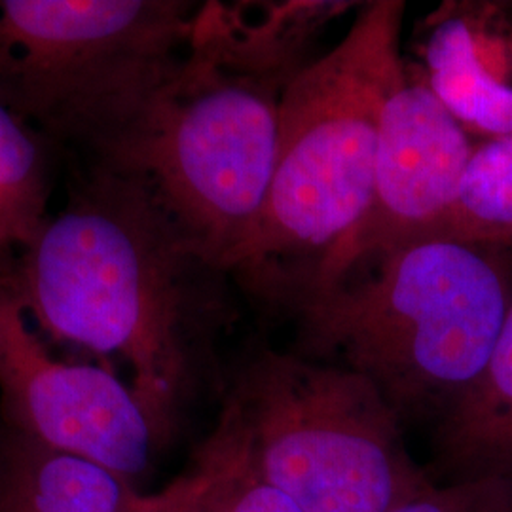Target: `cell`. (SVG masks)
<instances>
[{"label": "cell", "instance_id": "cell-1", "mask_svg": "<svg viewBox=\"0 0 512 512\" xmlns=\"http://www.w3.org/2000/svg\"><path fill=\"white\" fill-rule=\"evenodd\" d=\"M133 171L86 165L0 281L55 342L118 359L173 437L224 311L222 279Z\"/></svg>", "mask_w": 512, "mask_h": 512}, {"label": "cell", "instance_id": "cell-2", "mask_svg": "<svg viewBox=\"0 0 512 512\" xmlns=\"http://www.w3.org/2000/svg\"><path fill=\"white\" fill-rule=\"evenodd\" d=\"M512 251L421 239L293 294V351L361 374L397 418L437 421L490 363Z\"/></svg>", "mask_w": 512, "mask_h": 512}, {"label": "cell", "instance_id": "cell-3", "mask_svg": "<svg viewBox=\"0 0 512 512\" xmlns=\"http://www.w3.org/2000/svg\"><path fill=\"white\" fill-rule=\"evenodd\" d=\"M401 0L366 2L346 35L294 74L281 97L274 179L228 277L281 306L365 217L385 99L403 71Z\"/></svg>", "mask_w": 512, "mask_h": 512}, {"label": "cell", "instance_id": "cell-4", "mask_svg": "<svg viewBox=\"0 0 512 512\" xmlns=\"http://www.w3.org/2000/svg\"><path fill=\"white\" fill-rule=\"evenodd\" d=\"M198 8L0 0V103L84 164L120 167L188 55Z\"/></svg>", "mask_w": 512, "mask_h": 512}, {"label": "cell", "instance_id": "cell-5", "mask_svg": "<svg viewBox=\"0 0 512 512\" xmlns=\"http://www.w3.org/2000/svg\"><path fill=\"white\" fill-rule=\"evenodd\" d=\"M294 71L192 35L126 160L205 262L228 266L255 230L274 179L281 97Z\"/></svg>", "mask_w": 512, "mask_h": 512}, {"label": "cell", "instance_id": "cell-6", "mask_svg": "<svg viewBox=\"0 0 512 512\" xmlns=\"http://www.w3.org/2000/svg\"><path fill=\"white\" fill-rule=\"evenodd\" d=\"M226 399L256 469L302 512H393L435 484L382 393L349 368L258 349Z\"/></svg>", "mask_w": 512, "mask_h": 512}, {"label": "cell", "instance_id": "cell-7", "mask_svg": "<svg viewBox=\"0 0 512 512\" xmlns=\"http://www.w3.org/2000/svg\"><path fill=\"white\" fill-rule=\"evenodd\" d=\"M0 416V425L95 463L139 490L164 448L129 382L105 366L52 355L2 287Z\"/></svg>", "mask_w": 512, "mask_h": 512}, {"label": "cell", "instance_id": "cell-8", "mask_svg": "<svg viewBox=\"0 0 512 512\" xmlns=\"http://www.w3.org/2000/svg\"><path fill=\"white\" fill-rule=\"evenodd\" d=\"M475 145V139L429 88L420 65L404 61L380 118L374 183L365 217L348 243L302 289L429 238L458 194Z\"/></svg>", "mask_w": 512, "mask_h": 512}, {"label": "cell", "instance_id": "cell-9", "mask_svg": "<svg viewBox=\"0 0 512 512\" xmlns=\"http://www.w3.org/2000/svg\"><path fill=\"white\" fill-rule=\"evenodd\" d=\"M421 73L473 139L512 135V16L492 2L444 4L429 19Z\"/></svg>", "mask_w": 512, "mask_h": 512}, {"label": "cell", "instance_id": "cell-10", "mask_svg": "<svg viewBox=\"0 0 512 512\" xmlns=\"http://www.w3.org/2000/svg\"><path fill=\"white\" fill-rule=\"evenodd\" d=\"M147 494L0 425V512H139Z\"/></svg>", "mask_w": 512, "mask_h": 512}, {"label": "cell", "instance_id": "cell-11", "mask_svg": "<svg viewBox=\"0 0 512 512\" xmlns=\"http://www.w3.org/2000/svg\"><path fill=\"white\" fill-rule=\"evenodd\" d=\"M433 482L512 476V304L490 363L433 429Z\"/></svg>", "mask_w": 512, "mask_h": 512}, {"label": "cell", "instance_id": "cell-12", "mask_svg": "<svg viewBox=\"0 0 512 512\" xmlns=\"http://www.w3.org/2000/svg\"><path fill=\"white\" fill-rule=\"evenodd\" d=\"M175 512H302L256 469L238 410L224 399L219 418L177 476Z\"/></svg>", "mask_w": 512, "mask_h": 512}, {"label": "cell", "instance_id": "cell-13", "mask_svg": "<svg viewBox=\"0 0 512 512\" xmlns=\"http://www.w3.org/2000/svg\"><path fill=\"white\" fill-rule=\"evenodd\" d=\"M54 148L0 103V253L23 249L50 217Z\"/></svg>", "mask_w": 512, "mask_h": 512}, {"label": "cell", "instance_id": "cell-14", "mask_svg": "<svg viewBox=\"0 0 512 512\" xmlns=\"http://www.w3.org/2000/svg\"><path fill=\"white\" fill-rule=\"evenodd\" d=\"M427 239L512 251V135L476 143L454 202Z\"/></svg>", "mask_w": 512, "mask_h": 512}, {"label": "cell", "instance_id": "cell-15", "mask_svg": "<svg viewBox=\"0 0 512 512\" xmlns=\"http://www.w3.org/2000/svg\"><path fill=\"white\" fill-rule=\"evenodd\" d=\"M393 512H512V476L435 482L427 492Z\"/></svg>", "mask_w": 512, "mask_h": 512}, {"label": "cell", "instance_id": "cell-16", "mask_svg": "<svg viewBox=\"0 0 512 512\" xmlns=\"http://www.w3.org/2000/svg\"><path fill=\"white\" fill-rule=\"evenodd\" d=\"M177 495H179L177 480H171L160 492L147 494L139 512H175Z\"/></svg>", "mask_w": 512, "mask_h": 512}]
</instances>
